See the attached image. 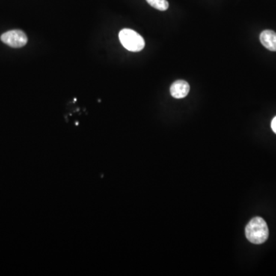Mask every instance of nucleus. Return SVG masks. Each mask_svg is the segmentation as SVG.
<instances>
[{
	"label": "nucleus",
	"instance_id": "1",
	"mask_svg": "<svg viewBox=\"0 0 276 276\" xmlns=\"http://www.w3.org/2000/svg\"><path fill=\"white\" fill-rule=\"evenodd\" d=\"M268 226L261 217L252 219L246 227V236L252 243H263L268 239Z\"/></svg>",
	"mask_w": 276,
	"mask_h": 276
},
{
	"label": "nucleus",
	"instance_id": "6",
	"mask_svg": "<svg viewBox=\"0 0 276 276\" xmlns=\"http://www.w3.org/2000/svg\"><path fill=\"white\" fill-rule=\"evenodd\" d=\"M147 2L152 7L160 11H166L169 7V4L167 0H147Z\"/></svg>",
	"mask_w": 276,
	"mask_h": 276
},
{
	"label": "nucleus",
	"instance_id": "7",
	"mask_svg": "<svg viewBox=\"0 0 276 276\" xmlns=\"http://www.w3.org/2000/svg\"><path fill=\"white\" fill-rule=\"evenodd\" d=\"M271 127L272 131L276 134V116L273 118V120H271Z\"/></svg>",
	"mask_w": 276,
	"mask_h": 276
},
{
	"label": "nucleus",
	"instance_id": "2",
	"mask_svg": "<svg viewBox=\"0 0 276 276\" xmlns=\"http://www.w3.org/2000/svg\"><path fill=\"white\" fill-rule=\"evenodd\" d=\"M120 43L130 52H140L145 46V42L141 35L130 28H124L119 33Z\"/></svg>",
	"mask_w": 276,
	"mask_h": 276
},
{
	"label": "nucleus",
	"instance_id": "4",
	"mask_svg": "<svg viewBox=\"0 0 276 276\" xmlns=\"http://www.w3.org/2000/svg\"><path fill=\"white\" fill-rule=\"evenodd\" d=\"M190 84L186 81L178 80L174 81L170 87V94L175 99H183L189 93Z\"/></svg>",
	"mask_w": 276,
	"mask_h": 276
},
{
	"label": "nucleus",
	"instance_id": "3",
	"mask_svg": "<svg viewBox=\"0 0 276 276\" xmlns=\"http://www.w3.org/2000/svg\"><path fill=\"white\" fill-rule=\"evenodd\" d=\"M1 41L12 48L23 47L28 42V38L24 32L16 29L7 32L0 37Z\"/></svg>",
	"mask_w": 276,
	"mask_h": 276
},
{
	"label": "nucleus",
	"instance_id": "5",
	"mask_svg": "<svg viewBox=\"0 0 276 276\" xmlns=\"http://www.w3.org/2000/svg\"><path fill=\"white\" fill-rule=\"evenodd\" d=\"M260 41L264 47L271 52H276V33L265 30L260 34Z\"/></svg>",
	"mask_w": 276,
	"mask_h": 276
}]
</instances>
